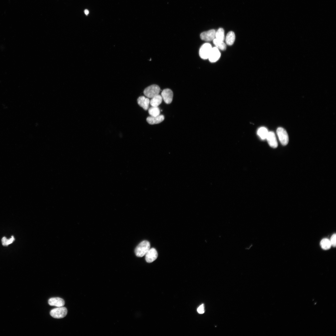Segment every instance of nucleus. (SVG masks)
I'll list each match as a JSON object with an SVG mask.
<instances>
[{"label":"nucleus","mask_w":336,"mask_h":336,"mask_svg":"<svg viewBox=\"0 0 336 336\" xmlns=\"http://www.w3.org/2000/svg\"><path fill=\"white\" fill-rule=\"evenodd\" d=\"M215 38L220 40L224 41L225 40L224 31L222 28H219L216 32Z\"/></svg>","instance_id":"6ab92c4d"},{"label":"nucleus","mask_w":336,"mask_h":336,"mask_svg":"<svg viewBox=\"0 0 336 336\" xmlns=\"http://www.w3.org/2000/svg\"><path fill=\"white\" fill-rule=\"evenodd\" d=\"M150 242L147 240H143L140 243L136 248L135 253L138 257H142L145 255L150 249Z\"/></svg>","instance_id":"f257e3e1"},{"label":"nucleus","mask_w":336,"mask_h":336,"mask_svg":"<svg viewBox=\"0 0 336 336\" xmlns=\"http://www.w3.org/2000/svg\"><path fill=\"white\" fill-rule=\"evenodd\" d=\"M213 42L215 47L218 49L222 50H226V44L224 41L218 40L215 38L213 40Z\"/></svg>","instance_id":"f3484780"},{"label":"nucleus","mask_w":336,"mask_h":336,"mask_svg":"<svg viewBox=\"0 0 336 336\" xmlns=\"http://www.w3.org/2000/svg\"><path fill=\"white\" fill-rule=\"evenodd\" d=\"M15 240V239L13 236H12V238L7 239L5 237H3L2 239V245L3 246H7L8 245L12 243Z\"/></svg>","instance_id":"412c9836"},{"label":"nucleus","mask_w":336,"mask_h":336,"mask_svg":"<svg viewBox=\"0 0 336 336\" xmlns=\"http://www.w3.org/2000/svg\"><path fill=\"white\" fill-rule=\"evenodd\" d=\"M160 91L159 86L153 84L146 87L144 90L143 93L147 97L152 98L158 95Z\"/></svg>","instance_id":"f03ea898"},{"label":"nucleus","mask_w":336,"mask_h":336,"mask_svg":"<svg viewBox=\"0 0 336 336\" xmlns=\"http://www.w3.org/2000/svg\"><path fill=\"white\" fill-rule=\"evenodd\" d=\"M197 311L198 313L200 314H202L204 313V306L203 304H202L197 309Z\"/></svg>","instance_id":"5701e85b"},{"label":"nucleus","mask_w":336,"mask_h":336,"mask_svg":"<svg viewBox=\"0 0 336 336\" xmlns=\"http://www.w3.org/2000/svg\"><path fill=\"white\" fill-rule=\"evenodd\" d=\"M158 253L154 248L150 249L145 254V259L146 262L151 263L155 261L157 258Z\"/></svg>","instance_id":"6e6552de"},{"label":"nucleus","mask_w":336,"mask_h":336,"mask_svg":"<svg viewBox=\"0 0 336 336\" xmlns=\"http://www.w3.org/2000/svg\"><path fill=\"white\" fill-rule=\"evenodd\" d=\"M235 40V35L232 31H230L227 34L225 39L226 44L229 45H232Z\"/></svg>","instance_id":"2eb2a0df"},{"label":"nucleus","mask_w":336,"mask_h":336,"mask_svg":"<svg viewBox=\"0 0 336 336\" xmlns=\"http://www.w3.org/2000/svg\"><path fill=\"white\" fill-rule=\"evenodd\" d=\"M320 245L321 247L324 250L329 249L331 246L330 240L327 238L322 239L320 242Z\"/></svg>","instance_id":"a211bd4d"},{"label":"nucleus","mask_w":336,"mask_h":336,"mask_svg":"<svg viewBox=\"0 0 336 336\" xmlns=\"http://www.w3.org/2000/svg\"><path fill=\"white\" fill-rule=\"evenodd\" d=\"M212 48L211 44L209 43L203 44L199 50V55L201 58L204 59H208Z\"/></svg>","instance_id":"20e7f679"},{"label":"nucleus","mask_w":336,"mask_h":336,"mask_svg":"<svg viewBox=\"0 0 336 336\" xmlns=\"http://www.w3.org/2000/svg\"><path fill=\"white\" fill-rule=\"evenodd\" d=\"M148 113L151 116H156L160 115V110L158 107L152 106L149 109Z\"/></svg>","instance_id":"aec40b11"},{"label":"nucleus","mask_w":336,"mask_h":336,"mask_svg":"<svg viewBox=\"0 0 336 336\" xmlns=\"http://www.w3.org/2000/svg\"><path fill=\"white\" fill-rule=\"evenodd\" d=\"M277 133L281 143L283 145H287L289 141V138L286 130L282 127L278 128L277 130Z\"/></svg>","instance_id":"39448f33"},{"label":"nucleus","mask_w":336,"mask_h":336,"mask_svg":"<svg viewBox=\"0 0 336 336\" xmlns=\"http://www.w3.org/2000/svg\"><path fill=\"white\" fill-rule=\"evenodd\" d=\"M221 53L216 47H212L209 55L208 59L210 62L214 63L217 61L220 58Z\"/></svg>","instance_id":"1a4fd4ad"},{"label":"nucleus","mask_w":336,"mask_h":336,"mask_svg":"<svg viewBox=\"0 0 336 336\" xmlns=\"http://www.w3.org/2000/svg\"><path fill=\"white\" fill-rule=\"evenodd\" d=\"M162 98L159 94L152 98L150 103L152 106L158 107L162 102Z\"/></svg>","instance_id":"4468645a"},{"label":"nucleus","mask_w":336,"mask_h":336,"mask_svg":"<svg viewBox=\"0 0 336 336\" xmlns=\"http://www.w3.org/2000/svg\"><path fill=\"white\" fill-rule=\"evenodd\" d=\"M137 101L138 105L144 110H146L148 109L150 101L148 98L143 96H140L138 98Z\"/></svg>","instance_id":"f8f14e48"},{"label":"nucleus","mask_w":336,"mask_h":336,"mask_svg":"<svg viewBox=\"0 0 336 336\" xmlns=\"http://www.w3.org/2000/svg\"><path fill=\"white\" fill-rule=\"evenodd\" d=\"M268 131L267 128L265 127H261L258 129L257 133L261 139H266Z\"/></svg>","instance_id":"dca6fc26"},{"label":"nucleus","mask_w":336,"mask_h":336,"mask_svg":"<svg viewBox=\"0 0 336 336\" xmlns=\"http://www.w3.org/2000/svg\"><path fill=\"white\" fill-rule=\"evenodd\" d=\"M216 30L212 29L201 33L200 37L201 40L206 41L213 40L215 38Z\"/></svg>","instance_id":"423d86ee"},{"label":"nucleus","mask_w":336,"mask_h":336,"mask_svg":"<svg viewBox=\"0 0 336 336\" xmlns=\"http://www.w3.org/2000/svg\"><path fill=\"white\" fill-rule=\"evenodd\" d=\"M84 13L86 15H87L89 14V12L88 10L86 9L84 11Z\"/></svg>","instance_id":"b1692460"},{"label":"nucleus","mask_w":336,"mask_h":336,"mask_svg":"<svg viewBox=\"0 0 336 336\" xmlns=\"http://www.w3.org/2000/svg\"><path fill=\"white\" fill-rule=\"evenodd\" d=\"M48 303L51 306L58 307L63 306L65 304L64 300L59 297L51 298L49 299Z\"/></svg>","instance_id":"ddd939ff"},{"label":"nucleus","mask_w":336,"mask_h":336,"mask_svg":"<svg viewBox=\"0 0 336 336\" xmlns=\"http://www.w3.org/2000/svg\"><path fill=\"white\" fill-rule=\"evenodd\" d=\"M173 96L172 91L168 88L164 89L161 93V96L162 99L167 104H170L172 102Z\"/></svg>","instance_id":"0eeeda50"},{"label":"nucleus","mask_w":336,"mask_h":336,"mask_svg":"<svg viewBox=\"0 0 336 336\" xmlns=\"http://www.w3.org/2000/svg\"><path fill=\"white\" fill-rule=\"evenodd\" d=\"M336 234H334L332 236L330 239V240L331 246H332L334 247H335L336 246Z\"/></svg>","instance_id":"4be33fe9"},{"label":"nucleus","mask_w":336,"mask_h":336,"mask_svg":"<svg viewBox=\"0 0 336 336\" xmlns=\"http://www.w3.org/2000/svg\"><path fill=\"white\" fill-rule=\"evenodd\" d=\"M67 310L64 307H59L52 310L50 311V315L55 318H61L64 317L67 315Z\"/></svg>","instance_id":"7ed1b4c3"},{"label":"nucleus","mask_w":336,"mask_h":336,"mask_svg":"<svg viewBox=\"0 0 336 336\" xmlns=\"http://www.w3.org/2000/svg\"><path fill=\"white\" fill-rule=\"evenodd\" d=\"M266 139L268 144L271 147L273 148L277 147L278 143L275 134L273 132H268Z\"/></svg>","instance_id":"9d476101"},{"label":"nucleus","mask_w":336,"mask_h":336,"mask_svg":"<svg viewBox=\"0 0 336 336\" xmlns=\"http://www.w3.org/2000/svg\"><path fill=\"white\" fill-rule=\"evenodd\" d=\"M164 116L163 115H159L156 116H148L146 120L148 123L150 124H159L164 119Z\"/></svg>","instance_id":"9b49d317"}]
</instances>
